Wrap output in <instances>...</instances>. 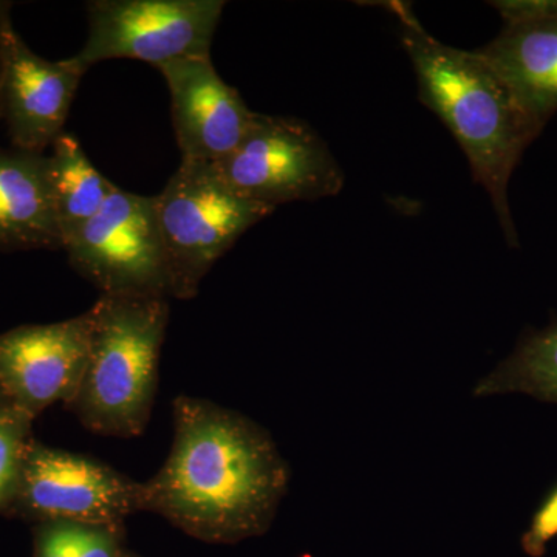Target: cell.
Wrapping results in <instances>:
<instances>
[{
  "label": "cell",
  "mask_w": 557,
  "mask_h": 557,
  "mask_svg": "<svg viewBox=\"0 0 557 557\" xmlns=\"http://www.w3.org/2000/svg\"><path fill=\"white\" fill-rule=\"evenodd\" d=\"M174 440L153 478L139 482V511L208 544H237L269 531L287 493V461L269 432L209 399L172 403Z\"/></svg>",
  "instance_id": "6da1fadb"
},
{
  "label": "cell",
  "mask_w": 557,
  "mask_h": 557,
  "mask_svg": "<svg viewBox=\"0 0 557 557\" xmlns=\"http://www.w3.org/2000/svg\"><path fill=\"white\" fill-rule=\"evenodd\" d=\"M398 17L420 100L445 123L467 156L472 177L485 188L509 245L518 231L509 209L512 172L541 127L520 108L507 84L475 51L435 39L405 2L386 3Z\"/></svg>",
  "instance_id": "7a4b0ae2"
},
{
  "label": "cell",
  "mask_w": 557,
  "mask_h": 557,
  "mask_svg": "<svg viewBox=\"0 0 557 557\" xmlns=\"http://www.w3.org/2000/svg\"><path fill=\"white\" fill-rule=\"evenodd\" d=\"M90 311L89 361L78 394L65 408L94 434L138 437L156 403L170 298L101 295Z\"/></svg>",
  "instance_id": "3957f363"
},
{
  "label": "cell",
  "mask_w": 557,
  "mask_h": 557,
  "mask_svg": "<svg viewBox=\"0 0 557 557\" xmlns=\"http://www.w3.org/2000/svg\"><path fill=\"white\" fill-rule=\"evenodd\" d=\"M157 218L168 267L171 298H196L214 263L274 209L240 196L214 164L182 161L159 196Z\"/></svg>",
  "instance_id": "277c9868"
},
{
  "label": "cell",
  "mask_w": 557,
  "mask_h": 557,
  "mask_svg": "<svg viewBox=\"0 0 557 557\" xmlns=\"http://www.w3.org/2000/svg\"><path fill=\"white\" fill-rule=\"evenodd\" d=\"M214 166L237 194L273 209L338 196L344 186L327 143L293 116L256 113L239 148Z\"/></svg>",
  "instance_id": "5b68a950"
},
{
  "label": "cell",
  "mask_w": 557,
  "mask_h": 557,
  "mask_svg": "<svg viewBox=\"0 0 557 557\" xmlns=\"http://www.w3.org/2000/svg\"><path fill=\"white\" fill-rule=\"evenodd\" d=\"M79 276L101 295L171 299L170 267L157 218L156 196L120 188L62 247Z\"/></svg>",
  "instance_id": "8992f818"
},
{
  "label": "cell",
  "mask_w": 557,
  "mask_h": 557,
  "mask_svg": "<svg viewBox=\"0 0 557 557\" xmlns=\"http://www.w3.org/2000/svg\"><path fill=\"white\" fill-rule=\"evenodd\" d=\"M223 0H91L89 35L75 60L89 70L109 60L156 65L211 57Z\"/></svg>",
  "instance_id": "52a82bcc"
},
{
  "label": "cell",
  "mask_w": 557,
  "mask_h": 557,
  "mask_svg": "<svg viewBox=\"0 0 557 557\" xmlns=\"http://www.w3.org/2000/svg\"><path fill=\"white\" fill-rule=\"evenodd\" d=\"M139 512V482L97 458L50 448L32 438L7 518L124 527Z\"/></svg>",
  "instance_id": "ba28073f"
},
{
  "label": "cell",
  "mask_w": 557,
  "mask_h": 557,
  "mask_svg": "<svg viewBox=\"0 0 557 557\" xmlns=\"http://www.w3.org/2000/svg\"><path fill=\"white\" fill-rule=\"evenodd\" d=\"M91 311L54 324L0 333V408L36 418L69 406L78 394L90 355Z\"/></svg>",
  "instance_id": "9c48e42d"
},
{
  "label": "cell",
  "mask_w": 557,
  "mask_h": 557,
  "mask_svg": "<svg viewBox=\"0 0 557 557\" xmlns=\"http://www.w3.org/2000/svg\"><path fill=\"white\" fill-rule=\"evenodd\" d=\"M86 73L75 57L44 60L11 25L3 40L0 102L13 149L44 153L53 146Z\"/></svg>",
  "instance_id": "30bf717a"
},
{
  "label": "cell",
  "mask_w": 557,
  "mask_h": 557,
  "mask_svg": "<svg viewBox=\"0 0 557 557\" xmlns=\"http://www.w3.org/2000/svg\"><path fill=\"white\" fill-rule=\"evenodd\" d=\"M171 94L172 126L182 161L218 164L239 148L256 112L220 78L211 57L160 65Z\"/></svg>",
  "instance_id": "8fae6325"
},
{
  "label": "cell",
  "mask_w": 557,
  "mask_h": 557,
  "mask_svg": "<svg viewBox=\"0 0 557 557\" xmlns=\"http://www.w3.org/2000/svg\"><path fill=\"white\" fill-rule=\"evenodd\" d=\"M537 127L557 112V17L511 22L478 50Z\"/></svg>",
  "instance_id": "7c38bea8"
},
{
  "label": "cell",
  "mask_w": 557,
  "mask_h": 557,
  "mask_svg": "<svg viewBox=\"0 0 557 557\" xmlns=\"http://www.w3.org/2000/svg\"><path fill=\"white\" fill-rule=\"evenodd\" d=\"M62 249L49 156L0 148V252Z\"/></svg>",
  "instance_id": "4fadbf2b"
},
{
  "label": "cell",
  "mask_w": 557,
  "mask_h": 557,
  "mask_svg": "<svg viewBox=\"0 0 557 557\" xmlns=\"http://www.w3.org/2000/svg\"><path fill=\"white\" fill-rule=\"evenodd\" d=\"M51 149V194L64 247V242L100 211L119 186L95 168L75 135L64 132Z\"/></svg>",
  "instance_id": "5bb4252c"
},
{
  "label": "cell",
  "mask_w": 557,
  "mask_h": 557,
  "mask_svg": "<svg viewBox=\"0 0 557 557\" xmlns=\"http://www.w3.org/2000/svg\"><path fill=\"white\" fill-rule=\"evenodd\" d=\"M508 392L557 403V324L523 341L507 361L480 381L474 394L486 397Z\"/></svg>",
  "instance_id": "9a60e30c"
},
{
  "label": "cell",
  "mask_w": 557,
  "mask_h": 557,
  "mask_svg": "<svg viewBox=\"0 0 557 557\" xmlns=\"http://www.w3.org/2000/svg\"><path fill=\"white\" fill-rule=\"evenodd\" d=\"M124 527L44 522L35 525V557H124Z\"/></svg>",
  "instance_id": "2e32d148"
},
{
  "label": "cell",
  "mask_w": 557,
  "mask_h": 557,
  "mask_svg": "<svg viewBox=\"0 0 557 557\" xmlns=\"http://www.w3.org/2000/svg\"><path fill=\"white\" fill-rule=\"evenodd\" d=\"M33 423L20 412L0 408V516H5L16 494Z\"/></svg>",
  "instance_id": "e0dca14e"
},
{
  "label": "cell",
  "mask_w": 557,
  "mask_h": 557,
  "mask_svg": "<svg viewBox=\"0 0 557 557\" xmlns=\"http://www.w3.org/2000/svg\"><path fill=\"white\" fill-rule=\"evenodd\" d=\"M555 537H557V486L545 498L544 504L539 507L531 520V525L523 536V547L531 556H539Z\"/></svg>",
  "instance_id": "ac0fdd59"
},
{
  "label": "cell",
  "mask_w": 557,
  "mask_h": 557,
  "mask_svg": "<svg viewBox=\"0 0 557 557\" xmlns=\"http://www.w3.org/2000/svg\"><path fill=\"white\" fill-rule=\"evenodd\" d=\"M493 5L505 24L557 17V0H502Z\"/></svg>",
  "instance_id": "d6986e66"
},
{
  "label": "cell",
  "mask_w": 557,
  "mask_h": 557,
  "mask_svg": "<svg viewBox=\"0 0 557 557\" xmlns=\"http://www.w3.org/2000/svg\"><path fill=\"white\" fill-rule=\"evenodd\" d=\"M13 25L11 21V3L0 0V83H2V57L3 40H5L7 30ZM0 120H2V102H0Z\"/></svg>",
  "instance_id": "ffe728a7"
},
{
  "label": "cell",
  "mask_w": 557,
  "mask_h": 557,
  "mask_svg": "<svg viewBox=\"0 0 557 557\" xmlns=\"http://www.w3.org/2000/svg\"><path fill=\"white\" fill-rule=\"evenodd\" d=\"M124 557H137V556L129 555V553H126V556H124Z\"/></svg>",
  "instance_id": "44dd1931"
}]
</instances>
